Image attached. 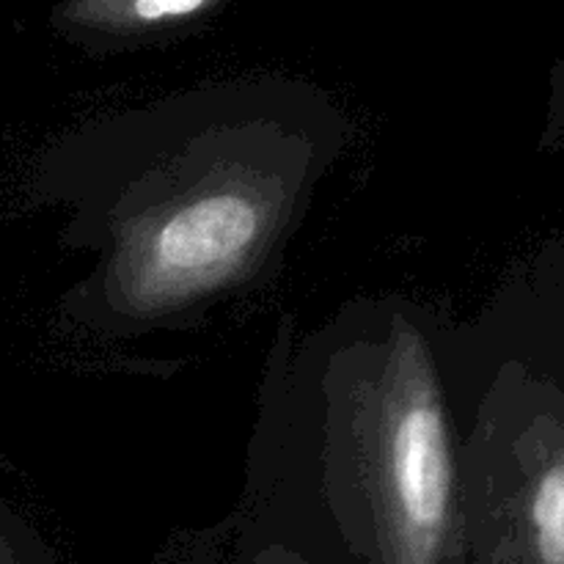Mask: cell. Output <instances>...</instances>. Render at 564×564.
I'll return each instance as SVG.
<instances>
[{
    "instance_id": "1",
    "label": "cell",
    "mask_w": 564,
    "mask_h": 564,
    "mask_svg": "<svg viewBox=\"0 0 564 564\" xmlns=\"http://www.w3.org/2000/svg\"><path fill=\"white\" fill-rule=\"evenodd\" d=\"M264 213L240 191H215L176 207L130 257L135 303H165L235 273L262 235Z\"/></svg>"
},
{
    "instance_id": "2",
    "label": "cell",
    "mask_w": 564,
    "mask_h": 564,
    "mask_svg": "<svg viewBox=\"0 0 564 564\" xmlns=\"http://www.w3.org/2000/svg\"><path fill=\"white\" fill-rule=\"evenodd\" d=\"M158 564H328L295 518H257L174 545Z\"/></svg>"
},
{
    "instance_id": "3",
    "label": "cell",
    "mask_w": 564,
    "mask_h": 564,
    "mask_svg": "<svg viewBox=\"0 0 564 564\" xmlns=\"http://www.w3.org/2000/svg\"><path fill=\"white\" fill-rule=\"evenodd\" d=\"M0 564H61L53 551L0 501Z\"/></svg>"
},
{
    "instance_id": "4",
    "label": "cell",
    "mask_w": 564,
    "mask_h": 564,
    "mask_svg": "<svg viewBox=\"0 0 564 564\" xmlns=\"http://www.w3.org/2000/svg\"><path fill=\"white\" fill-rule=\"evenodd\" d=\"M204 0H135V11L143 20H163V17H182L202 9Z\"/></svg>"
}]
</instances>
